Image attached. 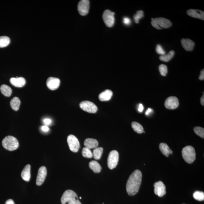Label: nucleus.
<instances>
[{"label":"nucleus","mask_w":204,"mask_h":204,"mask_svg":"<svg viewBox=\"0 0 204 204\" xmlns=\"http://www.w3.org/2000/svg\"><path fill=\"white\" fill-rule=\"evenodd\" d=\"M142 178V173L139 170H136L131 173L126 184V190L128 194L133 196L138 193L141 186Z\"/></svg>","instance_id":"1"},{"label":"nucleus","mask_w":204,"mask_h":204,"mask_svg":"<svg viewBox=\"0 0 204 204\" xmlns=\"http://www.w3.org/2000/svg\"><path fill=\"white\" fill-rule=\"evenodd\" d=\"M62 204H81L77 194L71 190L64 192L61 198Z\"/></svg>","instance_id":"2"},{"label":"nucleus","mask_w":204,"mask_h":204,"mask_svg":"<svg viewBox=\"0 0 204 204\" xmlns=\"http://www.w3.org/2000/svg\"><path fill=\"white\" fill-rule=\"evenodd\" d=\"M182 155L185 161L189 164L194 162L196 158L194 148L190 146H186L183 148Z\"/></svg>","instance_id":"3"},{"label":"nucleus","mask_w":204,"mask_h":204,"mask_svg":"<svg viewBox=\"0 0 204 204\" xmlns=\"http://www.w3.org/2000/svg\"><path fill=\"white\" fill-rule=\"evenodd\" d=\"M2 144L5 149L9 151H13L17 149L19 146L18 139L11 136L5 137L2 141Z\"/></svg>","instance_id":"4"},{"label":"nucleus","mask_w":204,"mask_h":204,"mask_svg":"<svg viewBox=\"0 0 204 204\" xmlns=\"http://www.w3.org/2000/svg\"><path fill=\"white\" fill-rule=\"evenodd\" d=\"M151 24L157 29L168 28L172 26V22L169 20L163 18H152Z\"/></svg>","instance_id":"5"},{"label":"nucleus","mask_w":204,"mask_h":204,"mask_svg":"<svg viewBox=\"0 0 204 204\" xmlns=\"http://www.w3.org/2000/svg\"><path fill=\"white\" fill-rule=\"evenodd\" d=\"M119 161V153L116 150H113L109 153L107 159L108 166L110 169L115 168Z\"/></svg>","instance_id":"6"},{"label":"nucleus","mask_w":204,"mask_h":204,"mask_svg":"<svg viewBox=\"0 0 204 204\" xmlns=\"http://www.w3.org/2000/svg\"><path fill=\"white\" fill-rule=\"evenodd\" d=\"M67 141L71 151L74 152L78 151L80 147V143L75 136L73 135H69L67 137Z\"/></svg>","instance_id":"7"},{"label":"nucleus","mask_w":204,"mask_h":204,"mask_svg":"<svg viewBox=\"0 0 204 204\" xmlns=\"http://www.w3.org/2000/svg\"><path fill=\"white\" fill-rule=\"evenodd\" d=\"M114 12L110 10H106L104 11L102 15V18L106 26L111 27L114 26Z\"/></svg>","instance_id":"8"},{"label":"nucleus","mask_w":204,"mask_h":204,"mask_svg":"<svg viewBox=\"0 0 204 204\" xmlns=\"http://www.w3.org/2000/svg\"><path fill=\"white\" fill-rule=\"evenodd\" d=\"M80 106L81 109L87 112L95 113L98 110L97 106L90 101H83L80 103Z\"/></svg>","instance_id":"9"},{"label":"nucleus","mask_w":204,"mask_h":204,"mask_svg":"<svg viewBox=\"0 0 204 204\" xmlns=\"http://www.w3.org/2000/svg\"><path fill=\"white\" fill-rule=\"evenodd\" d=\"M90 7V2L88 0H82L79 2L77 5V10L82 16H85L89 13Z\"/></svg>","instance_id":"10"},{"label":"nucleus","mask_w":204,"mask_h":204,"mask_svg":"<svg viewBox=\"0 0 204 204\" xmlns=\"http://www.w3.org/2000/svg\"><path fill=\"white\" fill-rule=\"evenodd\" d=\"M179 105V102L177 98L172 96L166 99L164 103V106L166 109H177Z\"/></svg>","instance_id":"11"},{"label":"nucleus","mask_w":204,"mask_h":204,"mask_svg":"<svg viewBox=\"0 0 204 204\" xmlns=\"http://www.w3.org/2000/svg\"><path fill=\"white\" fill-rule=\"evenodd\" d=\"M154 187V192L156 195L160 197H162L166 194V186L162 181L156 182L153 185Z\"/></svg>","instance_id":"12"},{"label":"nucleus","mask_w":204,"mask_h":204,"mask_svg":"<svg viewBox=\"0 0 204 204\" xmlns=\"http://www.w3.org/2000/svg\"><path fill=\"white\" fill-rule=\"evenodd\" d=\"M47 174V169L45 167L43 166L40 167L38 170L37 175L36 184L38 186H40L45 181Z\"/></svg>","instance_id":"13"},{"label":"nucleus","mask_w":204,"mask_h":204,"mask_svg":"<svg viewBox=\"0 0 204 204\" xmlns=\"http://www.w3.org/2000/svg\"><path fill=\"white\" fill-rule=\"evenodd\" d=\"M46 84L47 87L50 90H55L60 86V80L56 77H50L47 80Z\"/></svg>","instance_id":"14"},{"label":"nucleus","mask_w":204,"mask_h":204,"mask_svg":"<svg viewBox=\"0 0 204 204\" xmlns=\"http://www.w3.org/2000/svg\"><path fill=\"white\" fill-rule=\"evenodd\" d=\"M187 14L191 17L204 20V12L200 10L190 9L187 11Z\"/></svg>","instance_id":"15"},{"label":"nucleus","mask_w":204,"mask_h":204,"mask_svg":"<svg viewBox=\"0 0 204 204\" xmlns=\"http://www.w3.org/2000/svg\"><path fill=\"white\" fill-rule=\"evenodd\" d=\"M181 44L183 48L187 51H192L194 49L195 45L194 42L188 38L182 39Z\"/></svg>","instance_id":"16"},{"label":"nucleus","mask_w":204,"mask_h":204,"mask_svg":"<svg viewBox=\"0 0 204 204\" xmlns=\"http://www.w3.org/2000/svg\"><path fill=\"white\" fill-rule=\"evenodd\" d=\"M10 82L15 87H22L26 84V81L23 77H12L10 79Z\"/></svg>","instance_id":"17"},{"label":"nucleus","mask_w":204,"mask_h":204,"mask_svg":"<svg viewBox=\"0 0 204 204\" xmlns=\"http://www.w3.org/2000/svg\"><path fill=\"white\" fill-rule=\"evenodd\" d=\"M31 166L30 164L27 165L22 171L21 173V177L25 181H29L31 178V173H30Z\"/></svg>","instance_id":"18"},{"label":"nucleus","mask_w":204,"mask_h":204,"mask_svg":"<svg viewBox=\"0 0 204 204\" xmlns=\"http://www.w3.org/2000/svg\"><path fill=\"white\" fill-rule=\"evenodd\" d=\"M113 95V92L110 90H106L99 94V100L102 102L107 101L110 100Z\"/></svg>","instance_id":"19"},{"label":"nucleus","mask_w":204,"mask_h":204,"mask_svg":"<svg viewBox=\"0 0 204 204\" xmlns=\"http://www.w3.org/2000/svg\"><path fill=\"white\" fill-rule=\"evenodd\" d=\"M84 145L85 147L89 149L96 148L98 146V142L97 140L93 139H85L84 142Z\"/></svg>","instance_id":"20"},{"label":"nucleus","mask_w":204,"mask_h":204,"mask_svg":"<svg viewBox=\"0 0 204 204\" xmlns=\"http://www.w3.org/2000/svg\"><path fill=\"white\" fill-rule=\"evenodd\" d=\"M159 149L161 153L165 156H168L169 154H173V151L166 143H160L159 145Z\"/></svg>","instance_id":"21"},{"label":"nucleus","mask_w":204,"mask_h":204,"mask_svg":"<svg viewBox=\"0 0 204 204\" xmlns=\"http://www.w3.org/2000/svg\"><path fill=\"white\" fill-rule=\"evenodd\" d=\"M89 167L94 173H100L102 169V167L97 161H92L89 164Z\"/></svg>","instance_id":"22"},{"label":"nucleus","mask_w":204,"mask_h":204,"mask_svg":"<svg viewBox=\"0 0 204 204\" xmlns=\"http://www.w3.org/2000/svg\"><path fill=\"white\" fill-rule=\"evenodd\" d=\"M12 109L15 111H18L19 109L21 101L17 97H15L12 99L10 102Z\"/></svg>","instance_id":"23"},{"label":"nucleus","mask_w":204,"mask_h":204,"mask_svg":"<svg viewBox=\"0 0 204 204\" xmlns=\"http://www.w3.org/2000/svg\"><path fill=\"white\" fill-rule=\"evenodd\" d=\"M0 90L3 95L7 97H10L12 92L10 87L9 86L5 85V84L1 86L0 87Z\"/></svg>","instance_id":"24"},{"label":"nucleus","mask_w":204,"mask_h":204,"mask_svg":"<svg viewBox=\"0 0 204 204\" xmlns=\"http://www.w3.org/2000/svg\"><path fill=\"white\" fill-rule=\"evenodd\" d=\"M175 52L173 50H171L168 54L161 55L159 57L160 60L161 61L168 62L170 61L173 58L175 55Z\"/></svg>","instance_id":"25"},{"label":"nucleus","mask_w":204,"mask_h":204,"mask_svg":"<svg viewBox=\"0 0 204 204\" xmlns=\"http://www.w3.org/2000/svg\"><path fill=\"white\" fill-rule=\"evenodd\" d=\"M131 127L138 134H142L144 131L142 126L139 123L133 122L131 123Z\"/></svg>","instance_id":"26"},{"label":"nucleus","mask_w":204,"mask_h":204,"mask_svg":"<svg viewBox=\"0 0 204 204\" xmlns=\"http://www.w3.org/2000/svg\"><path fill=\"white\" fill-rule=\"evenodd\" d=\"M103 148L102 147L97 148L94 149L93 153V156L95 160L100 159L103 152Z\"/></svg>","instance_id":"27"},{"label":"nucleus","mask_w":204,"mask_h":204,"mask_svg":"<svg viewBox=\"0 0 204 204\" xmlns=\"http://www.w3.org/2000/svg\"><path fill=\"white\" fill-rule=\"evenodd\" d=\"M10 40L9 37L6 36L0 37V48H5L9 44Z\"/></svg>","instance_id":"28"},{"label":"nucleus","mask_w":204,"mask_h":204,"mask_svg":"<svg viewBox=\"0 0 204 204\" xmlns=\"http://www.w3.org/2000/svg\"><path fill=\"white\" fill-rule=\"evenodd\" d=\"M82 155L84 157L91 158L93 157V153L90 149L84 147L82 150Z\"/></svg>","instance_id":"29"},{"label":"nucleus","mask_w":204,"mask_h":204,"mask_svg":"<svg viewBox=\"0 0 204 204\" xmlns=\"http://www.w3.org/2000/svg\"><path fill=\"white\" fill-rule=\"evenodd\" d=\"M193 197L195 200L202 201L204 200V193L202 191H195L193 194Z\"/></svg>","instance_id":"30"},{"label":"nucleus","mask_w":204,"mask_h":204,"mask_svg":"<svg viewBox=\"0 0 204 204\" xmlns=\"http://www.w3.org/2000/svg\"><path fill=\"white\" fill-rule=\"evenodd\" d=\"M144 16V13L142 10H139L137 11L135 15L134 18L135 23H139V20L142 18Z\"/></svg>","instance_id":"31"},{"label":"nucleus","mask_w":204,"mask_h":204,"mask_svg":"<svg viewBox=\"0 0 204 204\" xmlns=\"http://www.w3.org/2000/svg\"><path fill=\"white\" fill-rule=\"evenodd\" d=\"M194 131L197 135L200 136V137L204 138V129L203 127H196L194 128Z\"/></svg>","instance_id":"32"},{"label":"nucleus","mask_w":204,"mask_h":204,"mask_svg":"<svg viewBox=\"0 0 204 204\" xmlns=\"http://www.w3.org/2000/svg\"><path fill=\"white\" fill-rule=\"evenodd\" d=\"M158 68L161 75L163 76H166L168 72L167 66L166 65L162 64L159 65Z\"/></svg>","instance_id":"33"},{"label":"nucleus","mask_w":204,"mask_h":204,"mask_svg":"<svg viewBox=\"0 0 204 204\" xmlns=\"http://www.w3.org/2000/svg\"><path fill=\"white\" fill-rule=\"evenodd\" d=\"M156 53L161 55L166 54V52L163 49L162 47L160 44L157 45L156 48Z\"/></svg>","instance_id":"34"},{"label":"nucleus","mask_w":204,"mask_h":204,"mask_svg":"<svg viewBox=\"0 0 204 204\" xmlns=\"http://www.w3.org/2000/svg\"><path fill=\"white\" fill-rule=\"evenodd\" d=\"M123 22L124 24L127 26H129L131 23V20L128 17L124 18Z\"/></svg>","instance_id":"35"},{"label":"nucleus","mask_w":204,"mask_h":204,"mask_svg":"<svg viewBox=\"0 0 204 204\" xmlns=\"http://www.w3.org/2000/svg\"><path fill=\"white\" fill-rule=\"evenodd\" d=\"M199 79L200 80H204V70H202L200 72V75L199 77Z\"/></svg>","instance_id":"36"},{"label":"nucleus","mask_w":204,"mask_h":204,"mask_svg":"<svg viewBox=\"0 0 204 204\" xmlns=\"http://www.w3.org/2000/svg\"><path fill=\"white\" fill-rule=\"evenodd\" d=\"M44 122L45 124L47 125H48L51 123L52 121L51 119H44Z\"/></svg>","instance_id":"37"},{"label":"nucleus","mask_w":204,"mask_h":204,"mask_svg":"<svg viewBox=\"0 0 204 204\" xmlns=\"http://www.w3.org/2000/svg\"><path fill=\"white\" fill-rule=\"evenodd\" d=\"M42 130L44 131H45V132H47L49 131V129L48 127V126H42L41 127Z\"/></svg>","instance_id":"38"},{"label":"nucleus","mask_w":204,"mask_h":204,"mask_svg":"<svg viewBox=\"0 0 204 204\" xmlns=\"http://www.w3.org/2000/svg\"><path fill=\"white\" fill-rule=\"evenodd\" d=\"M6 204H15L14 202L12 199H9L6 201Z\"/></svg>","instance_id":"39"},{"label":"nucleus","mask_w":204,"mask_h":204,"mask_svg":"<svg viewBox=\"0 0 204 204\" xmlns=\"http://www.w3.org/2000/svg\"><path fill=\"white\" fill-rule=\"evenodd\" d=\"M144 109V107L142 104H139V112H142Z\"/></svg>","instance_id":"40"},{"label":"nucleus","mask_w":204,"mask_h":204,"mask_svg":"<svg viewBox=\"0 0 204 204\" xmlns=\"http://www.w3.org/2000/svg\"><path fill=\"white\" fill-rule=\"evenodd\" d=\"M200 102L201 104L202 105L204 106V95L202 96L201 98L200 99Z\"/></svg>","instance_id":"41"},{"label":"nucleus","mask_w":204,"mask_h":204,"mask_svg":"<svg viewBox=\"0 0 204 204\" xmlns=\"http://www.w3.org/2000/svg\"><path fill=\"white\" fill-rule=\"evenodd\" d=\"M152 110L151 109H148L146 112V115H148V114H149V113L151 112Z\"/></svg>","instance_id":"42"},{"label":"nucleus","mask_w":204,"mask_h":204,"mask_svg":"<svg viewBox=\"0 0 204 204\" xmlns=\"http://www.w3.org/2000/svg\"><path fill=\"white\" fill-rule=\"evenodd\" d=\"M80 199H81V197H80Z\"/></svg>","instance_id":"43"},{"label":"nucleus","mask_w":204,"mask_h":204,"mask_svg":"<svg viewBox=\"0 0 204 204\" xmlns=\"http://www.w3.org/2000/svg\"></svg>","instance_id":"44"}]
</instances>
